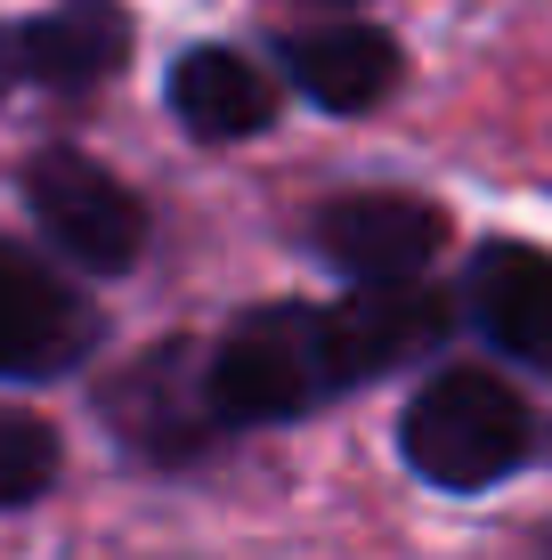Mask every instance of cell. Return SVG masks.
<instances>
[{"label":"cell","instance_id":"1","mask_svg":"<svg viewBox=\"0 0 552 560\" xmlns=\"http://www.w3.org/2000/svg\"><path fill=\"white\" fill-rule=\"evenodd\" d=\"M447 325H455L447 301L423 284H357L333 308L309 301L252 308L203 358V407H212V422H293L350 382L423 358Z\"/></svg>","mask_w":552,"mask_h":560},{"label":"cell","instance_id":"2","mask_svg":"<svg viewBox=\"0 0 552 560\" xmlns=\"http://www.w3.org/2000/svg\"><path fill=\"white\" fill-rule=\"evenodd\" d=\"M398 447H407V463L431 488L471 495V488H496L504 471H520L528 447H537V422H528L512 382L480 374V365H447V374H431L407 398Z\"/></svg>","mask_w":552,"mask_h":560},{"label":"cell","instance_id":"3","mask_svg":"<svg viewBox=\"0 0 552 560\" xmlns=\"http://www.w3.org/2000/svg\"><path fill=\"white\" fill-rule=\"evenodd\" d=\"M25 203H33V220H42V236L57 253L98 268V277H122V268H139V253H146V203L130 196L106 163H90V154H73V147L33 154Z\"/></svg>","mask_w":552,"mask_h":560},{"label":"cell","instance_id":"4","mask_svg":"<svg viewBox=\"0 0 552 560\" xmlns=\"http://www.w3.org/2000/svg\"><path fill=\"white\" fill-rule=\"evenodd\" d=\"M309 236L350 284H414L447 253V211L423 196H398V187H357V196L317 203Z\"/></svg>","mask_w":552,"mask_h":560},{"label":"cell","instance_id":"5","mask_svg":"<svg viewBox=\"0 0 552 560\" xmlns=\"http://www.w3.org/2000/svg\"><path fill=\"white\" fill-rule=\"evenodd\" d=\"M90 350H98L90 301L73 293L42 253L0 236V382L66 374V365H82Z\"/></svg>","mask_w":552,"mask_h":560},{"label":"cell","instance_id":"6","mask_svg":"<svg viewBox=\"0 0 552 560\" xmlns=\"http://www.w3.org/2000/svg\"><path fill=\"white\" fill-rule=\"evenodd\" d=\"M130 57V16L114 0H57L49 16L0 25V90H98Z\"/></svg>","mask_w":552,"mask_h":560},{"label":"cell","instance_id":"7","mask_svg":"<svg viewBox=\"0 0 552 560\" xmlns=\"http://www.w3.org/2000/svg\"><path fill=\"white\" fill-rule=\"evenodd\" d=\"M114 415V431L130 439L139 455L155 463H187L203 455V439H212V407H203V358L196 350H155L139 358L122 382L98 398Z\"/></svg>","mask_w":552,"mask_h":560},{"label":"cell","instance_id":"8","mask_svg":"<svg viewBox=\"0 0 552 560\" xmlns=\"http://www.w3.org/2000/svg\"><path fill=\"white\" fill-rule=\"evenodd\" d=\"M471 317L504 358L552 374V253L537 244H488L471 260Z\"/></svg>","mask_w":552,"mask_h":560},{"label":"cell","instance_id":"9","mask_svg":"<svg viewBox=\"0 0 552 560\" xmlns=\"http://www.w3.org/2000/svg\"><path fill=\"white\" fill-rule=\"evenodd\" d=\"M284 66H293V82L309 90L326 114H366V106H383L398 90V42L374 33V25L301 33V42L284 49Z\"/></svg>","mask_w":552,"mask_h":560},{"label":"cell","instance_id":"10","mask_svg":"<svg viewBox=\"0 0 552 560\" xmlns=\"http://www.w3.org/2000/svg\"><path fill=\"white\" fill-rule=\"evenodd\" d=\"M171 114H179L196 139H252L269 130L277 114V90L252 57L236 49H187L179 73H171Z\"/></svg>","mask_w":552,"mask_h":560},{"label":"cell","instance_id":"11","mask_svg":"<svg viewBox=\"0 0 552 560\" xmlns=\"http://www.w3.org/2000/svg\"><path fill=\"white\" fill-rule=\"evenodd\" d=\"M57 479V431L25 407H0V512L33 504Z\"/></svg>","mask_w":552,"mask_h":560}]
</instances>
